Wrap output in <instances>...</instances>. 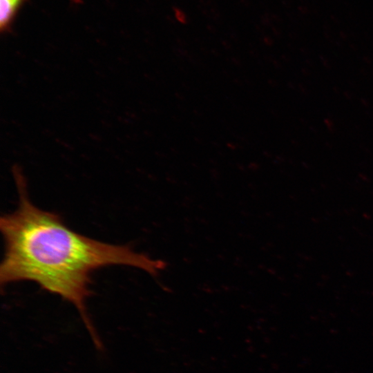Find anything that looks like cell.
Listing matches in <instances>:
<instances>
[{"mask_svg":"<svg viewBox=\"0 0 373 373\" xmlns=\"http://www.w3.org/2000/svg\"><path fill=\"white\" fill-rule=\"evenodd\" d=\"M13 174L19 203L15 211L0 218L5 248L0 265L1 286L32 281L73 304L95 348L102 351V342L86 305L90 295L91 274L106 266L125 265L156 277L166 262L137 252L131 246L108 244L75 232L58 214L31 202L19 169H14Z\"/></svg>","mask_w":373,"mask_h":373,"instance_id":"cell-1","label":"cell"},{"mask_svg":"<svg viewBox=\"0 0 373 373\" xmlns=\"http://www.w3.org/2000/svg\"><path fill=\"white\" fill-rule=\"evenodd\" d=\"M25 0H0L1 30L9 29L17 10Z\"/></svg>","mask_w":373,"mask_h":373,"instance_id":"cell-2","label":"cell"},{"mask_svg":"<svg viewBox=\"0 0 373 373\" xmlns=\"http://www.w3.org/2000/svg\"><path fill=\"white\" fill-rule=\"evenodd\" d=\"M175 15H176V18L179 20H181V21H184V19H186L185 18V15H184L183 12H182L180 10L176 9L175 11Z\"/></svg>","mask_w":373,"mask_h":373,"instance_id":"cell-3","label":"cell"}]
</instances>
